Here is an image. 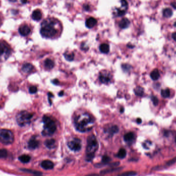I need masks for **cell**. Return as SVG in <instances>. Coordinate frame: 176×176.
I'll use <instances>...</instances> for the list:
<instances>
[{
	"label": "cell",
	"mask_w": 176,
	"mask_h": 176,
	"mask_svg": "<svg viewBox=\"0 0 176 176\" xmlns=\"http://www.w3.org/2000/svg\"><path fill=\"white\" fill-rule=\"evenodd\" d=\"M171 6L174 8V9H176V3H171Z\"/></svg>",
	"instance_id": "obj_42"
},
{
	"label": "cell",
	"mask_w": 176,
	"mask_h": 176,
	"mask_svg": "<svg viewBox=\"0 0 176 176\" xmlns=\"http://www.w3.org/2000/svg\"><path fill=\"white\" fill-rule=\"evenodd\" d=\"M59 27V22L53 18L44 20L41 24L40 34L45 38H52L58 33Z\"/></svg>",
	"instance_id": "obj_1"
},
{
	"label": "cell",
	"mask_w": 176,
	"mask_h": 176,
	"mask_svg": "<svg viewBox=\"0 0 176 176\" xmlns=\"http://www.w3.org/2000/svg\"><path fill=\"white\" fill-rule=\"evenodd\" d=\"M137 122L138 124H141L142 123V120L140 118H138L137 120Z\"/></svg>",
	"instance_id": "obj_41"
},
{
	"label": "cell",
	"mask_w": 176,
	"mask_h": 176,
	"mask_svg": "<svg viewBox=\"0 0 176 176\" xmlns=\"http://www.w3.org/2000/svg\"><path fill=\"white\" fill-rule=\"evenodd\" d=\"M8 151L5 149H0V158H5L7 157Z\"/></svg>",
	"instance_id": "obj_29"
},
{
	"label": "cell",
	"mask_w": 176,
	"mask_h": 176,
	"mask_svg": "<svg viewBox=\"0 0 176 176\" xmlns=\"http://www.w3.org/2000/svg\"><path fill=\"white\" fill-rule=\"evenodd\" d=\"M122 68L124 71L126 72V71H128L130 69L131 67L128 65H126H126H122Z\"/></svg>",
	"instance_id": "obj_35"
},
{
	"label": "cell",
	"mask_w": 176,
	"mask_h": 176,
	"mask_svg": "<svg viewBox=\"0 0 176 176\" xmlns=\"http://www.w3.org/2000/svg\"><path fill=\"white\" fill-rule=\"evenodd\" d=\"M19 32L22 36H27L31 32V28L27 24H23L19 28Z\"/></svg>",
	"instance_id": "obj_9"
},
{
	"label": "cell",
	"mask_w": 176,
	"mask_h": 176,
	"mask_svg": "<svg viewBox=\"0 0 176 176\" xmlns=\"http://www.w3.org/2000/svg\"><path fill=\"white\" fill-rule=\"evenodd\" d=\"M175 143H176V136H175Z\"/></svg>",
	"instance_id": "obj_48"
},
{
	"label": "cell",
	"mask_w": 176,
	"mask_h": 176,
	"mask_svg": "<svg viewBox=\"0 0 176 176\" xmlns=\"http://www.w3.org/2000/svg\"><path fill=\"white\" fill-rule=\"evenodd\" d=\"M55 143L56 141L54 139H48L46 140L44 142L45 146L49 149H52L54 148L55 147Z\"/></svg>",
	"instance_id": "obj_17"
},
{
	"label": "cell",
	"mask_w": 176,
	"mask_h": 176,
	"mask_svg": "<svg viewBox=\"0 0 176 176\" xmlns=\"http://www.w3.org/2000/svg\"><path fill=\"white\" fill-rule=\"evenodd\" d=\"M126 156V151L124 148H121L117 154V157L120 159H124Z\"/></svg>",
	"instance_id": "obj_25"
},
{
	"label": "cell",
	"mask_w": 176,
	"mask_h": 176,
	"mask_svg": "<svg viewBox=\"0 0 176 176\" xmlns=\"http://www.w3.org/2000/svg\"><path fill=\"white\" fill-rule=\"evenodd\" d=\"M172 38L174 41H176V33H173L172 34Z\"/></svg>",
	"instance_id": "obj_39"
},
{
	"label": "cell",
	"mask_w": 176,
	"mask_h": 176,
	"mask_svg": "<svg viewBox=\"0 0 176 176\" xmlns=\"http://www.w3.org/2000/svg\"><path fill=\"white\" fill-rule=\"evenodd\" d=\"M170 94V90L168 89H166L165 90H162L161 91V95L164 98L169 97Z\"/></svg>",
	"instance_id": "obj_28"
},
{
	"label": "cell",
	"mask_w": 176,
	"mask_h": 176,
	"mask_svg": "<svg viewBox=\"0 0 176 176\" xmlns=\"http://www.w3.org/2000/svg\"><path fill=\"white\" fill-rule=\"evenodd\" d=\"M9 45L5 42H0V61H3L9 57L11 51Z\"/></svg>",
	"instance_id": "obj_7"
},
{
	"label": "cell",
	"mask_w": 176,
	"mask_h": 176,
	"mask_svg": "<svg viewBox=\"0 0 176 176\" xmlns=\"http://www.w3.org/2000/svg\"><path fill=\"white\" fill-rule=\"evenodd\" d=\"M135 94L139 96H142L144 94V89L141 87H138L134 89Z\"/></svg>",
	"instance_id": "obj_26"
},
{
	"label": "cell",
	"mask_w": 176,
	"mask_h": 176,
	"mask_svg": "<svg viewBox=\"0 0 176 176\" xmlns=\"http://www.w3.org/2000/svg\"><path fill=\"white\" fill-rule=\"evenodd\" d=\"M52 82L54 85H58L59 84V81L57 79H54L53 81H52Z\"/></svg>",
	"instance_id": "obj_40"
},
{
	"label": "cell",
	"mask_w": 176,
	"mask_h": 176,
	"mask_svg": "<svg viewBox=\"0 0 176 176\" xmlns=\"http://www.w3.org/2000/svg\"><path fill=\"white\" fill-rule=\"evenodd\" d=\"M8 1L11 2H15L17 1V0H8Z\"/></svg>",
	"instance_id": "obj_46"
},
{
	"label": "cell",
	"mask_w": 176,
	"mask_h": 176,
	"mask_svg": "<svg viewBox=\"0 0 176 176\" xmlns=\"http://www.w3.org/2000/svg\"><path fill=\"white\" fill-rule=\"evenodd\" d=\"M33 116V114L27 111L20 112L17 116L16 119L18 124L21 126H24L28 124Z\"/></svg>",
	"instance_id": "obj_6"
},
{
	"label": "cell",
	"mask_w": 176,
	"mask_h": 176,
	"mask_svg": "<svg viewBox=\"0 0 176 176\" xmlns=\"http://www.w3.org/2000/svg\"><path fill=\"white\" fill-rule=\"evenodd\" d=\"M65 57L66 59L69 61H73L74 58V53H66L64 54Z\"/></svg>",
	"instance_id": "obj_27"
},
{
	"label": "cell",
	"mask_w": 176,
	"mask_h": 176,
	"mask_svg": "<svg viewBox=\"0 0 176 176\" xmlns=\"http://www.w3.org/2000/svg\"><path fill=\"white\" fill-rule=\"evenodd\" d=\"M111 76L109 73L103 72L100 74L99 78L101 83L107 84L111 81Z\"/></svg>",
	"instance_id": "obj_10"
},
{
	"label": "cell",
	"mask_w": 176,
	"mask_h": 176,
	"mask_svg": "<svg viewBox=\"0 0 176 176\" xmlns=\"http://www.w3.org/2000/svg\"><path fill=\"white\" fill-rule=\"evenodd\" d=\"M30 159H31L30 157L27 154L22 155L19 158V160L24 163H27L29 162L30 160Z\"/></svg>",
	"instance_id": "obj_22"
},
{
	"label": "cell",
	"mask_w": 176,
	"mask_h": 176,
	"mask_svg": "<svg viewBox=\"0 0 176 176\" xmlns=\"http://www.w3.org/2000/svg\"><path fill=\"white\" fill-rule=\"evenodd\" d=\"M43 122L44 123V130L42 134L44 136H50L53 135L56 130V125L49 117L44 116L43 117Z\"/></svg>",
	"instance_id": "obj_4"
},
{
	"label": "cell",
	"mask_w": 176,
	"mask_h": 176,
	"mask_svg": "<svg viewBox=\"0 0 176 176\" xmlns=\"http://www.w3.org/2000/svg\"><path fill=\"white\" fill-rule=\"evenodd\" d=\"M94 125L92 117L88 113H84L76 117L75 120V126L76 130L80 132L90 131Z\"/></svg>",
	"instance_id": "obj_2"
},
{
	"label": "cell",
	"mask_w": 176,
	"mask_h": 176,
	"mask_svg": "<svg viewBox=\"0 0 176 176\" xmlns=\"http://www.w3.org/2000/svg\"><path fill=\"white\" fill-rule=\"evenodd\" d=\"M137 174L136 172L134 171H128L119 174L118 176H134Z\"/></svg>",
	"instance_id": "obj_30"
},
{
	"label": "cell",
	"mask_w": 176,
	"mask_h": 176,
	"mask_svg": "<svg viewBox=\"0 0 176 176\" xmlns=\"http://www.w3.org/2000/svg\"><path fill=\"white\" fill-rule=\"evenodd\" d=\"M151 99H152V102H153V103L154 104V106H157V105L158 104L159 100H158V99L156 97L152 96V98H151Z\"/></svg>",
	"instance_id": "obj_36"
},
{
	"label": "cell",
	"mask_w": 176,
	"mask_h": 176,
	"mask_svg": "<svg viewBox=\"0 0 176 176\" xmlns=\"http://www.w3.org/2000/svg\"><path fill=\"white\" fill-rule=\"evenodd\" d=\"M84 7H85V9H86L87 11H88V10L89 9V6H88V5H87V6H84Z\"/></svg>",
	"instance_id": "obj_45"
},
{
	"label": "cell",
	"mask_w": 176,
	"mask_h": 176,
	"mask_svg": "<svg viewBox=\"0 0 176 176\" xmlns=\"http://www.w3.org/2000/svg\"><path fill=\"white\" fill-rule=\"evenodd\" d=\"M21 2L23 4H25L27 2V0H21Z\"/></svg>",
	"instance_id": "obj_44"
},
{
	"label": "cell",
	"mask_w": 176,
	"mask_h": 176,
	"mask_svg": "<svg viewBox=\"0 0 176 176\" xmlns=\"http://www.w3.org/2000/svg\"><path fill=\"white\" fill-rule=\"evenodd\" d=\"M110 158L109 157L107 156H104L103 157H102V162L103 164H106V163H108V162H109V161H110Z\"/></svg>",
	"instance_id": "obj_33"
},
{
	"label": "cell",
	"mask_w": 176,
	"mask_h": 176,
	"mask_svg": "<svg viewBox=\"0 0 176 176\" xmlns=\"http://www.w3.org/2000/svg\"><path fill=\"white\" fill-rule=\"evenodd\" d=\"M121 3H122V6L124 8L127 9L128 8V3H127L126 0H121Z\"/></svg>",
	"instance_id": "obj_34"
},
{
	"label": "cell",
	"mask_w": 176,
	"mask_h": 176,
	"mask_svg": "<svg viewBox=\"0 0 176 176\" xmlns=\"http://www.w3.org/2000/svg\"><path fill=\"white\" fill-rule=\"evenodd\" d=\"M99 49L101 53H105V54H107L109 51L110 47H109V46L108 44L103 43V44H102L100 45V46L99 47Z\"/></svg>",
	"instance_id": "obj_21"
},
{
	"label": "cell",
	"mask_w": 176,
	"mask_h": 176,
	"mask_svg": "<svg viewBox=\"0 0 176 176\" xmlns=\"http://www.w3.org/2000/svg\"><path fill=\"white\" fill-rule=\"evenodd\" d=\"M14 141L13 133L7 129L0 130V142L4 144L8 145L12 144Z\"/></svg>",
	"instance_id": "obj_5"
},
{
	"label": "cell",
	"mask_w": 176,
	"mask_h": 176,
	"mask_svg": "<svg viewBox=\"0 0 176 176\" xmlns=\"http://www.w3.org/2000/svg\"><path fill=\"white\" fill-rule=\"evenodd\" d=\"M39 145V142L36 139L35 137H32L28 142V147L30 149H35L37 148Z\"/></svg>",
	"instance_id": "obj_11"
},
{
	"label": "cell",
	"mask_w": 176,
	"mask_h": 176,
	"mask_svg": "<svg viewBox=\"0 0 176 176\" xmlns=\"http://www.w3.org/2000/svg\"><path fill=\"white\" fill-rule=\"evenodd\" d=\"M130 21L127 18H123L119 23V26L122 29H125L129 27L130 25Z\"/></svg>",
	"instance_id": "obj_15"
},
{
	"label": "cell",
	"mask_w": 176,
	"mask_h": 176,
	"mask_svg": "<svg viewBox=\"0 0 176 176\" xmlns=\"http://www.w3.org/2000/svg\"><path fill=\"white\" fill-rule=\"evenodd\" d=\"M42 17V14L40 10L36 9L33 12L32 18V19L36 21H40Z\"/></svg>",
	"instance_id": "obj_13"
},
{
	"label": "cell",
	"mask_w": 176,
	"mask_h": 176,
	"mask_svg": "<svg viewBox=\"0 0 176 176\" xmlns=\"http://www.w3.org/2000/svg\"><path fill=\"white\" fill-rule=\"evenodd\" d=\"M126 13V10L122 9H117V15L119 16H123Z\"/></svg>",
	"instance_id": "obj_31"
},
{
	"label": "cell",
	"mask_w": 176,
	"mask_h": 176,
	"mask_svg": "<svg viewBox=\"0 0 176 176\" xmlns=\"http://www.w3.org/2000/svg\"><path fill=\"white\" fill-rule=\"evenodd\" d=\"M135 138L134 134L133 132H128L125 134L124 137V141L127 143H131L132 142Z\"/></svg>",
	"instance_id": "obj_16"
},
{
	"label": "cell",
	"mask_w": 176,
	"mask_h": 176,
	"mask_svg": "<svg viewBox=\"0 0 176 176\" xmlns=\"http://www.w3.org/2000/svg\"><path fill=\"white\" fill-rule=\"evenodd\" d=\"M163 15L165 18H170L172 15V11L170 8H165L163 11Z\"/></svg>",
	"instance_id": "obj_23"
},
{
	"label": "cell",
	"mask_w": 176,
	"mask_h": 176,
	"mask_svg": "<svg viewBox=\"0 0 176 176\" xmlns=\"http://www.w3.org/2000/svg\"><path fill=\"white\" fill-rule=\"evenodd\" d=\"M3 22V16L1 13H0V26H1Z\"/></svg>",
	"instance_id": "obj_38"
},
{
	"label": "cell",
	"mask_w": 176,
	"mask_h": 176,
	"mask_svg": "<svg viewBox=\"0 0 176 176\" xmlns=\"http://www.w3.org/2000/svg\"><path fill=\"white\" fill-rule=\"evenodd\" d=\"M34 69L33 66L30 64H25L22 67V71L24 73H29Z\"/></svg>",
	"instance_id": "obj_19"
},
{
	"label": "cell",
	"mask_w": 176,
	"mask_h": 176,
	"mask_svg": "<svg viewBox=\"0 0 176 176\" xmlns=\"http://www.w3.org/2000/svg\"><path fill=\"white\" fill-rule=\"evenodd\" d=\"M176 162V158H174V159H172V160H170V161H169L167 163V165H171V164H172L173 163H175Z\"/></svg>",
	"instance_id": "obj_37"
},
{
	"label": "cell",
	"mask_w": 176,
	"mask_h": 176,
	"mask_svg": "<svg viewBox=\"0 0 176 176\" xmlns=\"http://www.w3.org/2000/svg\"><path fill=\"white\" fill-rule=\"evenodd\" d=\"M41 167L44 169H51L54 166V163L49 160H44L41 163Z\"/></svg>",
	"instance_id": "obj_12"
},
{
	"label": "cell",
	"mask_w": 176,
	"mask_h": 176,
	"mask_svg": "<svg viewBox=\"0 0 176 176\" xmlns=\"http://www.w3.org/2000/svg\"><path fill=\"white\" fill-rule=\"evenodd\" d=\"M150 77L153 80H158L160 77V73L158 70H153L150 74Z\"/></svg>",
	"instance_id": "obj_24"
},
{
	"label": "cell",
	"mask_w": 176,
	"mask_h": 176,
	"mask_svg": "<svg viewBox=\"0 0 176 176\" xmlns=\"http://www.w3.org/2000/svg\"><path fill=\"white\" fill-rule=\"evenodd\" d=\"M119 131V127H117V126H116V125H114V126H111L109 128H108V129L107 130V132L108 133V134L110 136H112L114 134L118 132Z\"/></svg>",
	"instance_id": "obj_18"
},
{
	"label": "cell",
	"mask_w": 176,
	"mask_h": 176,
	"mask_svg": "<svg viewBox=\"0 0 176 176\" xmlns=\"http://www.w3.org/2000/svg\"><path fill=\"white\" fill-rule=\"evenodd\" d=\"M97 24V20L93 17L89 18L86 21V26L89 28H92Z\"/></svg>",
	"instance_id": "obj_14"
},
{
	"label": "cell",
	"mask_w": 176,
	"mask_h": 176,
	"mask_svg": "<svg viewBox=\"0 0 176 176\" xmlns=\"http://www.w3.org/2000/svg\"><path fill=\"white\" fill-rule=\"evenodd\" d=\"M37 88L35 86H32L29 89V92L31 94H35L37 92Z\"/></svg>",
	"instance_id": "obj_32"
},
{
	"label": "cell",
	"mask_w": 176,
	"mask_h": 176,
	"mask_svg": "<svg viewBox=\"0 0 176 176\" xmlns=\"http://www.w3.org/2000/svg\"><path fill=\"white\" fill-rule=\"evenodd\" d=\"M44 66L46 69L50 70L54 68L55 64L54 62L52 60L50 59H46L44 62Z\"/></svg>",
	"instance_id": "obj_20"
},
{
	"label": "cell",
	"mask_w": 176,
	"mask_h": 176,
	"mask_svg": "<svg viewBox=\"0 0 176 176\" xmlns=\"http://www.w3.org/2000/svg\"><path fill=\"white\" fill-rule=\"evenodd\" d=\"M124 110L123 108H122L121 109V111H121V113H123V112H124Z\"/></svg>",
	"instance_id": "obj_47"
},
{
	"label": "cell",
	"mask_w": 176,
	"mask_h": 176,
	"mask_svg": "<svg viewBox=\"0 0 176 176\" xmlns=\"http://www.w3.org/2000/svg\"><path fill=\"white\" fill-rule=\"evenodd\" d=\"M64 94V91H61L59 93V96H62Z\"/></svg>",
	"instance_id": "obj_43"
},
{
	"label": "cell",
	"mask_w": 176,
	"mask_h": 176,
	"mask_svg": "<svg viewBox=\"0 0 176 176\" xmlns=\"http://www.w3.org/2000/svg\"><path fill=\"white\" fill-rule=\"evenodd\" d=\"M69 148L74 151H79L81 148V142L79 139L74 138L68 143Z\"/></svg>",
	"instance_id": "obj_8"
},
{
	"label": "cell",
	"mask_w": 176,
	"mask_h": 176,
	"mask_svg": "<svg viewBox=\"0 0 176 176\" xmlns=\"http://www.w3.org/2000/svg\"><path fill=\"white\" fill-rule=\"evenodd\" d=\"M98 148V143L96 137L91 135L88 138L87 146L86 148V160L88 162L93 160L95 152Z\"/></svg>",
	"instance_id": "obj_3"
}]
</instances>
